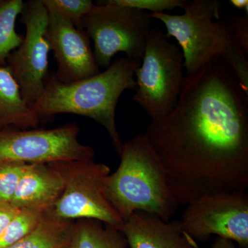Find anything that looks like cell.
<instances>
[{"label": "cell", "instance_id": "cell-27", "mask_svg": "<svg viewBox=\"0 0 248 248\" xmlns=\"http://www.w3.org/2000/svg\"><path fill=\"white\" fill-rule=\"evenodd\" d=\"M0 1H1V0H0Z\"/></svg>", "mask_w": 248, "mask_h": 248}, {"label": "cell", "instance_id": "cell-13", "mask_svg": "<svg viewBox=\"0 0 248 248\" xmlns=\"http://www.w3.org/2000/svg\"><path fill=\"white\" fill-rule=\"evenodd\" d=\"M61 174L51 164H29L11 204L19 210L48 212L63 190Z\"/></svg>", "mask_w": 248, "mask_h": 248}, {"label": "cell", "instance_id": "cell-10", "mask_svg": "<svg viewBox=\"0 0 248 248\" xmlns=\"http://www.w3.org/2000/svg\"><path fill=\"white\" fill-rule=\"evenodd\" d=\"M179 221L184 231L197 242H208L216 235L248 248L247 192L202 197L187 205Z\"/></svg>", "mask_w": 248, "mask_h": 248}, {"label": "cell", "instance_id": "cell-14", "mask_svg": "<svg viewBox=\"0 0 248 248\" xmlns=\"http://www.w3.org/2000/svg\"><path fill=\"white\" fill-rule=\"evenodd\" d=\"M40 120L24 102L20 89L7 66H0V130L9 127L36 128Z\"/></svg>", "mask_w": 248, "mask_h": 248}, {"label": "cell", "instance_id": "cell-20", "mask_svg": "<svg viewBox=\"0 0 248 248\" xmlns=\"http://www.w3.org/2000/svg\"><path fill=\"white\" fill-rule=\"evenodd\" d=\"M48 11L55 10L66 16L75 27L82 29L81 21L84 16L94 6L90 0H42Z\"/></svg>", "mask_w": 248, "mask_h": 248}, {"label": "cell", "instance_id": "cell-1", "mask_svg": "<svg viewBox=\"0 0 248 248\" xmlns=\"http://www.w3.org/2000/svg\"><path fill=\"white\" fill-rule=\"evenodd\" d=\"M145 137L179 205L248 189V94L226 60L186 76L172 112Z\"/></svg>", "mask_w": 248, "mask_h": 248}, {"label": "cell", "instance_id": "cell-4", "mask_svg": "<svg viewBox=\"0 0 248 248\" xmlns=\"http://www.w3.org/2000/svg\"><path fill=\"white\" fill-rule=\"evenodd\" d=\"M184 14L148 13L166 28L182 49L186 75L192 74L217 58H223L235 42L231 26L220 20L221 5L216 0H184Z\"/></svg>", "mask_w": 248, "mask_h": 248}, {"label": "cell", "instance_id": "cell-21", "mask_svg": "<svg viewBox=\"0 0 248 248\" xmlns=\"http://www.w3.org/2000/svg\"><path fill=\"white\" fill-rule=\"evenodd\" d=\"M235 77L239 81L240 86L246 94H248V59L242 48L236 40L227 52L223 58Z\"/></svg>", "mask_w": 248, "mask_h": 248}, {"label": "cell", "instance_id": "cell-19", "mask_svg": "<svg viewBox=\"0 0 248 248\" xmlns=\"http://www.w3.org/2000/svg\"><path fill=\"white\" fill-rule=\"evenodd\" d=\"M28 164L16 161L0 162V203H11Z\"/></svg>", "mask_w": 248, "mask_h": 248}, {"label": "cell", "instance_id": "cell-15", "mask_svg": "<svg viewBox=\"0 0 248 248\" xmlns=\"http://www.w3.org/2000/svg\"><path fill=\"white\" fill-rule=\"evenodd\" d=\"M117 228L94 219L81 218L74 223L69 248H128Z\"/></svg>", "mask_w": 248, "mask_h": 248}, {"label": "cell", "instance_id": "cell-26", "mask_svg": "<svg viewBox=\"0 0 248 248\" xmlns=\"http://www.w3.org/2000/svg\"><path fill=\"white\" fill-rule=\"evenodd\" d=\"M230 2L236 9L244 10L246 11V14H248V0H231Z\"/></svg>", "mask_w": 248, "mask_h": 248}, {"label": "cell", "instance_id": "cell-7", "mask_svg": "<svg viewBox=\"0 0 248 248\" xmlns=\"http://www.w3.org/2000/svg\"><path fill=\"white\" fill-rule=\"evenodd\" d=\"M97 2L82 18L81 25L94 43L97 66L107 68L120 52L141 61L147 34L151 29L148 13L115 4L112 0Z\"/></svg>", "mask_w": 248, "mask_h": 248}, {"label": "cell", "instance_id": "cell-22", "mask_svg": "<svg viewBox=\"0 0 248 248\" xmlns=\"http://www.w3.org/2000/svg\"><path fill=\"white\" fill-rule=\"evenodd\" d=\"M115 4L152 13H164L182 8L184 0H112Z\"/></svg>", "mask_w": 248, "mask_h": 248}, {"label": "cell", "instance_id": "cell-8", "mask_svg": "<svg viewBox=\"0 0 248 248\" xmlns=\"http://www.w3.org/2000/svg\"><path fill=\"white\" fill-rule=\"evenodd\" d=\"M76 124L52 129L0 130V162L50 164L58 161L93 160L92 147L80 143Z\"/></svg>", "mask_w": 248, "mask_h": 248}, {"label": "cell", "instance_id": "cell-11", "mask_svg": "<svg viewBox=\"0 0 248 248\" xmlns=\"http://www.w3.org/2000/svg\"><path fill=\"white\" fill-rule=\"evenodd\" d=\"M48 11L46 37L58 65L54 78L62 83H72L99 73L91 41L61 13Z\"/></svg>", "mask_w": 248, "mask_h": 248}, {"label": "cell", "instance_id": "cell-2", "mask_svg": "<svg viewBox=\"0 0 248 248\" xmlns=\"http://www.w3.org/2000/svg\"><path fill=\"white\" fill-rule=\"evenodd\" d=\"M141 61L125 57L116 60L102 73L72 83H62L48 75L45 92L30 106L39 120L58 114L89 117L107 129L120 155L123 142L116 125L115 112L124 91L136 90L135 73Z\"/></svg>", "mask_w": 248, "mask_h": 248}, {"label": "cell", "instance_id": "cell-18", "mask_svg": "<svg viewBox=\"0 0 248 248\" xmlns=\"http://www.w3.org/2000/svg\"><path fill=\"white\" fill-rule=\"evenodd\" d=\"M46 213L19 210L0 236V248L9 247L29 234L37 226Z\"/></svg>", "mask_w": 248, "mask_h": 248}, {"label": "cell", "instance_id": "cell-17", "mask_svg": "<svg viewBox=\"0 0 248 248\" xmlns=\"http://www.w3.org/2000/svg\"><path fill=\"white\" fill-rule=\"evenodd\" d=\"M22 0H1L0 1V66H6L10 54L22 43L24 36L16 30V22L22 14Z\"/></svg>", "mask_w": 248, "mask_h": 248}, {"label": "cell", "instance_id": "cell-6", "mask_svg": "<svg viewBox=\"0 0 248 248\" xmlns=\"http://www.w3.org/2000/svg\"><path fill=\"white\" fill-rule=\"evenodd\" d=\"M61 174L63 190L48 213L59 219L97 220L120 230L123 220L108 200L105 184L110 169L93 160L50 163Z\"/></svg>", "mask_w": 248, "mask_h": 248}, {"label": "cell", "instance_id": "cell-24", "mask_svg": "<svg viewBox=\"0 0 248 248\" xmlns=\"http://www.w3.org/2000/svg\"><path fill=\"white\" fill-rule=\"evenodd\" d=\"M19 211V209L11 203H0V236Z\"/></svg>", "mask_w": 248, "mask_h": 248}, {"label": "cell", "instance_id": "cell-16", "mask_svg": "<svg viewBox=\"0 0 248 248\" xmlns=\"http://www.w3.org/2000/svg\"><path fill=\"white\" fill-rule=\"evenodd\" d=\"M73 224L46 212L33 231L6 248H69Z\"/></svg>", "mask_w": 248, "mask_h": 248}, {"label": "cell", "instance_id": "cell-25", "mask_svg": "<svg viewBox=\"0 0 248 248\" xmlns=\"http://www.w3.org/2000/svg\"><path fill=\"white\" fill-rule=\"evenodd\" d=\"M212 248H237L234 244V241L225 238L217 236L216 239L212 244Z\"/></svg>", "mask_w": 248, "mask_h": 248}, {"label": "cell", "instance_id": "cell-12", "mask_svg": "<svg viewBox=\"0 0 248 248\" xmlns=\"http://www.w3.org/2000/svg\"><path fill=\"white\" fill-rule=\"evenodd\" d=\"M120 231L129 248H199L197 241L182 229L179 220L164 221L144 212L130 215Z\"/></svg>", "mask_w": 248, "mask_h": 248}, {"label": "cell", "instance_id": "cell-23", "mask_svg": "<svg viewBox=\"0 0 248 248\" xmlns=\"http://www.w3.org/2000/svg\"><path fill=\"white\" fill-rule=\"evenodd\" d=\"M229 24L235 40L248 55V14L232 18Z\"/></svg>", "mask_w": 248, "mask_h": 248}, {"label": "cell", "instance_id": "cell-3", "mask_svg": "<svg viewBox=\"0 0 248 248\" xmlns=\"http://www.w3.org/2000/svg\"><path fill=\"white\" fill-rule=\"evenodd\" d=\"M120 156V166L108 176L105 190L108 200L123 221L136 212L170 221L179 204L144 134L124 142Z\"/></svg>", "mask_w": 248, "mask_h": 248}, {"label": "cell", "instance_id": "cell-9", "mask_svg": "<svg viewBox=\"0 0 248 248\" xmlns=\"http://www.w3.org/2000/svg\"><path fill=\"white\" fill-rule=\"evenodd\" d=\"M22 15L26 35L21 45L8 57L6 66L19 85L23 99L30 107L45 92L48 76V11L42 0H31L24 3Z\"/></svg>", "mask_w": 248, "mask_h": 248}, {"label": "cell", "instance_id": "cell-5", "mask_svg": "<svg viewBox=\"0 0 248 248\" xmlns=\"http://www.w3.org/2000/svg\"><path fill=\"white\" fill-rule=\"evenodd\" d=\"M184 56L177 44L169 42L158 28L148 31L141 65L135 73L136 93L133 99L152 120L172 112L183 82Z\"/></svg>", "mask_w": 248, "mask_h": 248}]
</instances>
